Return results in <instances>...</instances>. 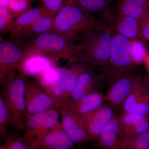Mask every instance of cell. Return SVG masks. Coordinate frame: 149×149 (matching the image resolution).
Returning a JSON list of instances; mask_svg holds the SVG:
<instances>
[{
    "instance_id": "1",
    "label": "cell",
    "mask_w": 149,
    "mask_h": 149,
    "mask_svg": "<svg viewBox=\"0 0 149 149\" xmlns=\"http://www.w3.org/2000/svg\"><path fill=\"white\" fill-rule=\"evenodd\" d=\"M112 37L113 30L105 23L79 35L68 64L82 63L102 71L109 61Z\"/></svg>"
},
{
    "instance_id": "2",
    "label": "cell",
    "mask_w": 149,
    "mask_h": 149,
    "mask_svg": "<svg viewBox=\"0 0 149 149\" xmlns=\"http://www.w3.org/2000/svg\"><path fill=\"white\" fill-rule=\"evenodd\" d=\"M103 23L101 19L67 2L56 15L53 30L76 40L79 35Z\"/></svg>"
},
{
    "instance_id": "3",
    "label": "cell",
    "mask_w": 149,
    "mask_h": 149,
    "mask_svg": "<svg viewBox=\"0 0 149 149\" xmlns=\"http://www.w3.org/2000/svg\"><path fill=\"white\" fill-rule=\"evenodd\" d=\"M27 77L15 71L10 74L1 93L9 114L10 123L19 130H23L26 113Z\"/></svg>"
},
{
    "instance_id": "4",
    "label": "cell",
    "mask_w": 149,
    "mask_h": 149,
    "mask_svg": "<svg viewBox=\"0 0 149 149\" xmlns=\"http://www.w3.org/2000/svg\"><path fill=\"white\" fill-rule=\"evenodd\" d=\"M75 42L74 39L54 30L45 32L23 46L25 59L32 56H45L57 57L68 61Z\"/></svg>"
},
{
    "instance_id": "5",
    "label": "cell",
    "mask_w": 149,
    "mask_h": 149,
    "mask_svg": "<svg viewBox=\"0 0 149 149\" xmlns=\"http://www.w3.org/2000/svg\"><path fill=\"white\" fill-rule=\"evenodd\" d=\"M131 44L132 41L113 30L109 61L102 70L110 84L122 76L133 73L136 64L131 55Z\"/></svg>"
},
{
    "instance_id": "6",
    "label": "cell",
    "mask_w": 149,
    "mask_h": 149,
    "mask_svg": "<svg viewBox=\"0 0 149 149\" xmlns=\"http://www.w3.org/2000/svg\"><path fill=\"white\" fill-rule=\"evenodd\" d=\"M60 114L54 108L26 117L23 138L30 149L36 148L44 136L58 122Z\"/></svg>"
},
{
    "instance_id": "7",
    "label": "cell",
    "mask_w": 149,
    "mask_h": 149,
    "mask_svg": "<svg viewBox=\"0 0 149 149\" xmlns=\"http://www.w3.org/2000/svg\"><path fill=\"white\" fill-rule=\"evenodd\" d=\"M26 58V55L21 45L12 40H2L0 43V84L2 86L8 75L18 71Z\"/></svg>"
},
{
    "instance_id": "8",
    "label": "cell",
    "mask_w": 149,
    "mask_h": 149,
    "mask_svg": "<svg viewBox=\"0 0 149 149\" xmlns=\"http://www.w3.org/2000/svg\"><path fill=\"white\" fill-rule=\"evenodd\" d=\"M143 81L141 75L134 73L122 76L110 84L105 99L113 108L121 110L130 93Z\"/></svg>"
},
{
    "instance_id": "9",
    "label": "cell",
    "mask_w": 149,
    "mask_h": 149,
    "mask_svg": "<svg viewBox=\"0 0 149 149\" xmlns=\"http://www.w3.org/2000/svg\"><path fill=\"white\" fill-rule=\"evenodd\" d=\"M34 78L53 100L56 108L59 110L65 107L68 102L63 95L59 67L54 68Z\"/></svg>"
},
{
    "instance_id": "10",
    "label": "cell",
    "mask_w": 149,
    "mask_h": 149,
    "mask_svg": "<svg viewBox=\"0 0 149 149\" xmlns=\"http://www.w3.org/2000/svg\"><path fill=\"white\" fill-rule=\"evenodd\" d=\"M25 97L26 117L56 108L53 100L35 80L27 79Z\"/></svg>"
},
{
    "instance_id": "11",
    "label": "cell",
    "mask_w": 149,
    "mask_h": 149,
    "mask_svg": "<svg viewBox=\"0 0 149 149\" xmlns=\"http://www.w3.org/2000/svg\"><path fill=\"white\" fill-rule=\"evenodd\" d=\"M63 129L74 144L91 142L83 118L66 107L59 110Z\"/></svg>"
},
{
    "instance_id": "12",
    "label": "cell",
    "mask_w": 149,
    "mask_h": 149,
    "mask_svg": "<svg viewBox=\"0 0 149 149\" xmlns=\"http://www.w3.org/2000/svg\"><path fill=\"white\" fill-rule=\"evenodd\" d=\"M99 68L87 70L80 74L72 91L70 100H78L97 92L104 83L105 77L103 72Z\"/></svg>"
},
{
    "instance_id": "13",
    "label": "cell",
    "mask_w": 149,
    "mask_h": 149,
    "mask_svg": "<svg viewBox=\"0 0 149 149\" xmlns=\"http://www.w3.org/2000/svg\"><path fill=\"white\" fill-rule=\"evenodd\" d=\"M115 114L111 107L103 104L91 114L82 117L91 142L97 141L99 136Z\"/></svg>"
},
{
    "instance_id": "14",
    "label": "cell",
    "mask_w": 149,
    "mask_h": 149,
    "mask_svg": "<svg viewBox=\"0 0 149 149\" xmlns=\"http://www.w3.org/2000/svg\"><path fill=\"white\" fill-rule=\"evenodd\" d=\"M105 22L114 32L131 41L139 40L140 21L138 19L113 13L108 17Z\"/></svg>"
},
{
    "instance_id": "15",
    "label": "cell",
    "mask_w": 149,
    "mask_h": 149,
    "mask_svg": "<svg viewBox=\"0 0 149 149\" xmlns=\"http://www.w3.org/2000/svg\"><path fill=\"white\" fill-rule=\"evenodd\" d=\"M74 145L59 121L34 149H72L74 148Z\"/></svg>"
},
{
    "instance_id": "16",
    "label": "cell",
    "mask_w": 149,
    "mask_h": 149,
    "mask_svg": "<svg viewBox=\"0 0 149 149\" xmlns=\"http://www.w3.org/2000/svg\"><path fill=\"white\" fill-rule=\"evenodd\" d=\"M60 58L56 56H35L26 58L18 71L25 77H34L54 68Z\"/></svg>"
},
{
    "instance_id": "17",
    "label": "cell",
    "mask_w": 149,
    "mask_h": 149,
    "mask_svg": "<svg viewBox=\"0 0 149 149\" xmlns=\"http://www.w3.org/2000/svg\"><path fill=\"white\" fill-rule=\"evenodd\" d=\"M70 65L69 67H59L63 95L67 102L70 100L80 74L87 70L96 68L82 63H74Z\"/></svg>"
},
{
    "instance_id": "18",
    "label": "cell",
    "mask_w": 149,
    "mask_h": 149,
    "mask_svg": "<svg viewBox=\"0 0 149 149\" xmlns=\"http://www.w3.org/2000/svg\"><path fill=\"white\" fill-rule=\"evenodd\" d=\"M105 100V96L96 92L79 100H70L65 107L81 117H84L100 108L103 104Z\"/></svg>"
},
{
    "instance_id": "19",
    "label": "cell",
    "mask_w": 149,
    "mask_h": 149,
    "mask_svg": "<svg viewBox=\"0 0 149 149\" xmlns=\"http://www.w3.org/2000/svg\"><path fill=\"white\" fill-rule=\"evenodd\" d=\"M55 16V15L47 12L37 19L29 28L22 32L16 40L13 41L24 46L38 35L53 30Z\"/></svg>"
},
{
    "instance_id": "20",
    "label": "cell",
    "mask_w": 149,
    "mask_h": 149,
    "mask_svg": "<svg viewBox=\"0 0 149 149\" xmlns=\"http://www.w3.org/2000/svg\"><path fill=\"white\" fill-rule=\"evenodd\" d=\"M149 0H113L114 13L127 15L140 21L148 15Z\"/></svg>"
},
{
    "instance_id": "21",
    "label": "cell",
    "mask_w": 149,
    "mask_h": 149,
    "mask_svg": "<svg viewBox=\"0 0 149 149\" xmlns=\"http://www.w3.org/2000/svg\"><path fill=\"white\" fill-rule=\"evenodd\" d=\"M121 140L118 116L115 113L101 133L95 146L97 149H117Z\"/></svg>"
},
{
    "instance_id": "22",
    "label": "cell",
    "mask_w": 149,
    "mask_h": 149,
    "mask_svg": "<svg viewBox=\"0 0 149 149\" xmlns=\"http://www.w3.org/2000/svg\"><path fill=\"white\" fill-rule=\"evenodd\" d=\"M49 12L42 6L32 8L26 12L15 17L8 33L11 40H16L40 16Z\"/></svg>"
},
{
    "instance_id": "23",
    "label": "cell",
    "mask_w": 149,
    "mask_h": 149,
    "mask_svg": "<svg viewBox=\"0 0 149 149\" xmlns=\"http://www.w3.org/2000/svg\"><path fill=\"white\" fill-rule=\"evenodd\" d=\"M68 2L72 3L92 15H101L103 20L114 13L113 0H68Z\"/></svg>"
},
{
    "instance_id": "24",
    "label": "cell",
    "mask_w": 149,
    "mask_h": 149,
    "mask_svg": "<svg viewBox=\"0 0 149 149\" xmlns=\"http://www.w3.org/2000/svg\"><path fill=\"white\" fill-rule=\"evenodd\" d=\"M149 95V91L144 80L130 93L123 105L122 113H129L136 104Z\"/></svg>"
},
{
    "instance_id": "25",
    "label": "cell",
    "mask_w": 149,
    "mask_h": 149,
    "mask_svg": "<svg viewBox=\"0 0 149 149\" xmlns=\"http://www.w3.org/2000/svg\"><path fill=\"white\" fill-rule=\"evenodd\" d=\"M117 149H149V130L138 136L121 139Z\"/></svg>"
},
{
    "instance_id": "26",
    "label": "cell",
    "mask_w": 149,
    "mask_h": 149,
    "mask_svg": "<svg viewBox=\"0 0 149 149\" xmlns=\"http://www.w3.org/2000/svg\"><path fill=\"white\" fill-rule=\"evenodd\" d=\"M32 0H10L9 10L15 18L32 8Z\"/></svg>"
},
{
    "instance_id": "27",
    "label": "cell",
    "mask_w": 149,
    "mask_h": 149,
    "mask_svg": "<svg viewBox=\"0 0 149 149\" xmlns=\"http://www.w3.org/2000/svg\"><path fill=\"white\" fill-rule=\"evenodd\" d=\"M10 123L9 114L1 95H0V136L6 139L8 136L7 127Z\"/></svg>"
},
{
    "instance_id": "28",
    "label": "cell",
    "mask_w": 149,
    "mask_h": 149,
    "mask_svg": "<svg viewBox=\"0 0 149 149\" xmlns=\"http://www.w3.org/2000/svg\"><path fill=\"white\" fill-rule=\"evenodd\" d=\"M15 18L8 9L0 7V32L2 34L9 32Z\"/></svg>"
},
{
    "instance_id": "29",
    "label": "cell",
    "mask_w": 149,
    "mask_h": 149,
    "mask_svg": "<svg viewBox=\"0 0 149 149\" xmlns=\"http://www.w3.org/2000/svg\"><path fill=\"white\" fill-rule=\"evenodd\" d=\"M145 46L143 42L139 40L132 41L131 55L134 63L136 65L141 63L145 58Z\"/></svg>"
},
{
    "instance_id": "30",
    "label": "cell",
    "mask_w": 149,
    "mask_h": 149,
    "mask_svg": "<svg viewBox=\"0 0 149 149\" xmlns=\"http://www.w3.org/2000/svg\"><path fill=\"white\" fill-rule=\"evenodd\" d=\"M49 12L56 15V13L66 4L68 0H38Z\"/></svg>"
},
{
    "instance_id": "31",
    "label": "cell",
    "mask_w": 149,
    "mask_h": 149,
    "mask_svg": "<svg viewBox=\"0 0 149 149\" xmlns=\"http://www.w3.org/2000/svg\"><path fill=\"white\" fill-rule=\"evenodd\" d=\"M139 40L142 42H149V16L140 21Z\"/></svg>"
},
{
    "instance_id": "32",
    "label": "cell",
    "mask_w": 149,
    "mask_h": 149,
    "mask_svg": "<svg viewBox=\"0 0 149 149\" xmlns=\"http://www.w3.org/2000/svg\"><path fill=\"white\" fill-rule=\"evenodd\" d=\"M10 149H30L23 137L10 140Z\"/></svg>"
},
{
    "instance_id": "33",
    "label": "cell",
    "mask_w": 149,
    "mask_h": 149,
    "mask_svg": "<svg viewBox=\"0 0 149 149\" xmlns=\"http://www.w3.org/2000/svg\"><path fill=\"white\" fill-rule=\"evenodd\" d=\"M9 4L10 0H0V7L9 9Z\"/></svg>"
},
{
    "instance_id": "34",
    "label": "cell",
    "mask_w": 149,
    "mask_h": 149,
    "mask_svg": "<svg viewBox=\"0 0 149 149\" xmlns=\"http://www.w3.org/2000/svg\"><path fill=\"white\" fill-rule=\"evenodd\" d=\"M10 140H8L6 141L5 143L1 146L0 149H10Z\"/></svg>"
},
{
    "instance_id": "35",
    "label": "cell",
    "mask_w": 149,
    "mask_h": 149,
    "mask_svg": "<svg viewBox=\"0 0 149 149\" xmlns=\"http://www.w3.org/2000/svg\"><path fill=\"white\" fill-rule=\"evenodd\" d=\"M143 80L145 84H146L147 88H148L149 91V72L148 74H146Z\"/></svg>"
},
{
    "instance_id": "36",
    "label": "cell",
    "mask_w": 149,
    "mask_h": 149,
    "mask_svg": "<svg viewBox=\"0 0 149 149\" xmlns=\"http://www.w3.org/2000/svg\"><path fill=\"white\" fill-rule=\"evenodd\" d=\"M143 42L145 45V47L149 49V42Z\"/></svg>"
},
{
    "instance_id": "37",
    "label": "cell",
    "mask_w": 149,
    "mask_h": 149,
    "mask_svg": "<svg viewBox=\"0 0 149 149\" xmlns=\"http://www.w3.org/2000/svg\"><path fill=\"white\" fill-rule=\"evenodd\" d=\"M148 16H149V1L148 3Z\"/></svg>"
},
{
    "instance_id": "38",
    "label": "cell",
    "mask_w": 149,
    "mask_h": 149,
    "mask_svg": "<svg viewBox=\"0 0 149 149\" xmlns=\"http://www.w3.org/2000/svg\"><path fill=\"white\" fill-rule=\"evenodd\" d=\"M148 67L149 69V56L148 58Z\"/></svg>"
},
{
    "instance_id": "39",
    "label": "cell",
    "mask_w": 149,
    "mask_h": 149,
    "mask_svg": "<svg viewBox=\"0 0 149 149\" xmlns=\"http://www.w3.org/2000/svg\"><path fill=\"white\" fill-rule=\"evenodd\" d=\"M74 149V148H73V149Z\"/></svg>"
}]
</instances>
